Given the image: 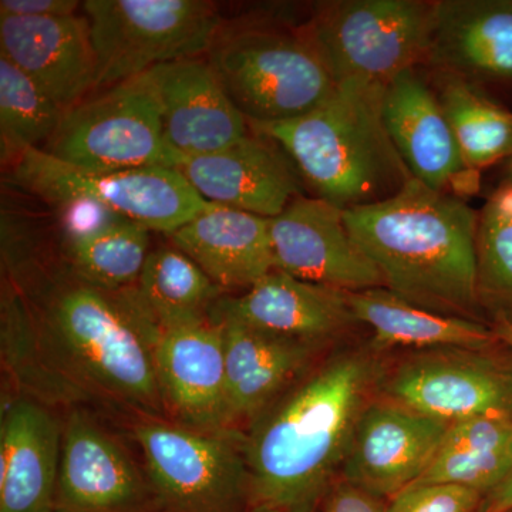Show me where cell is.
<instances>
[{
  "mask_svg": "<svg viewBox=\"0 0 512 512\" xmlns=\"http://www.w3.org/2000/svg\"><path fill=\"white\" fill-rule=\"evenodd\" d=\"M136 439L165 512H241L251 497L245 437L143 421Z\"/></svg>",
  "mask_w": 512,
  "mask_h": 512,
  "instance_id": "30bf717a",
  "label": "cell"
},
{
  "mask_svg": "<svg viewBox=\"0 0 512 512\" xmlns=\"http://www.w3.org/2000/svg\"><path fill=\"white\" fill-rule=\"evenodd\" d=\"M466 167L481 168L512 154V111L464 77H450L439 96Z\"/></svg>",
  "mask_w": 512,
  "mask_h": 512,
  "instance_id": "f1b7e54d",
  "label": "cell"
},
{
  "mask_svg": "<svg viewBox=\"0 0 512 512\" xmlns=\"http://www.w3.org/2000/svg\"><path fill=\"white\" fill-rule=\"evenodd\" d=\"M40 150L86 171L174 168L150 72L97 90L64 111Z\"/></svg>",
  "mask_w": 512,
  "mask_h": 512,
  "instance_id": "9c48e42d",
  "label": "cell"
},
{
  "mask_svg": "<svg viewBox=\"0 0 512 512\" xmlns=\"http://www.w3.org/2000/svg\"><path fill=\"white\" fill-rule=\"evenodd\" d=\"M348 293L272 269L241 295H222L212 305L210 319L237 320L318 345L357 322Z\"/></svg>",
  "mask_w": 512,
  "mask_h": 512,
  "instance_id": "e0dca14e",
  "label": "cell"
},
{
  "mask_svg": "<svg viewBox=\"0 0 512 512\" xmlns=\"http://www.w3.org/2000/svg\"><path fill=\"white\" fill-rule=\"evenodd\" d=\"M511 470L512 416L476 417L451 424L439 454L413 485H461L485 497Z\"/></svg>",
  "mask_w": 512,
  "mask_h": 512,
  "instance_id": "484cf974",
  "label": "cell"
},
{
  "mask_svg": "<svg viewBox=\"0 0 512 512\" xmlns=\"http://www.w3.org/2000/svg\"><path fill=\"white\" fill-rule=\"evenodd\" d=\"M483 500V494L461 485H413L392 498L386 512H477Z\"/></svg>",
  "mask_w": 512,
  "mask_h": 512,
  "instance_id": "1f68e13d",
  "label": "cell"
},
{
  "mask_svg": "<svg viewBox=\"0 0 512 512\" xmlns=\"http://www.w3.org/2000/svg\"><path fill=\"white\" fill-rule=\"evenodd\" d=\"M10 180L47 205L96 202L164 235L184 227L211 204L177 168L86 171L56 160L40 148H28L13 161Z\"/></svg>",
  "mask_w": 512,
  "mask_h": 512,
  "instance_id": "ba28073f",
  "label": "cell"
},
{
  "mask_svg": "<svg viewBox=\"0 0 512 512\" xmlns=\"http://www.w3.org/2000/svg\"><path fill=\"white\" fill-rule=\"evenodd\" d=\"M131 291L157 332L210 319L212 305L225 293L171 244L150 252Z\"/></svg>",
  "mask_w": 512,
  "mask_h": 512,
  "instance_id": "4316f807",
  "label": "cell"
},
{
  "mask_svg": "<svg viewBox=\"0 0 512 512\" xmlns=\"http://www.w3.org/2000/svg\"><path fill=\"white\" fill-rule=\"evenodd\" d=\"M214 322L220 323L224 338L227 426L255 420L301 375L316 343L286 338L237 320Z\"/></svg>",
  "mask_w": 512,
  "mask_h": 512,
  "instance_id": "44dd1931",
  "label": "cell"
},
{
  "mask_svg": "<svg viewBox=\"0 0 512 512\" xmlns=\"http://www.w3.org/2000/svg\"><path fill=\"white\" fill-rule=\"evenodd\" d=\"M175 168L205 201L259 217H278L301 197V174L284 148L252 130L224 150L185 158Z\"/></svg>",
  "mask_w": 512,
  "mask_h": 512,
  "instance_id": "9a60e30c",
  "label": "cell"
},
{
  "mask_svg": "<svg viewBox=\"0 0 512 512\" xmlns=\"http://www.w3.org/2000/svg\"><path fill=\"white\" fill-rule=\"evenodd\" d=\"M382 119L412 177L433 190L444 191L451 175L464 163L439 97L414 67L387 84Z\"/></svg>",
  "mask_w": 512,
  "mask_h": 512,
  "instance_id": "603a6c76",
  "label": "cell"
},
{
  "mask_svg": "<svg viewBox=\"0 0 512 512\" xmlns=\"http://www.w3.org/2000/svg\"><path fill=\"white\" fill-rule=\"evenodd\" d=\"M141 500L143 484L126 451L73 413L62 434L55 512H131Z\"/></svg>",
  "mask_w": 512,
  "mask_h": 512,
  "instance_id": "d6986e66",
  "label": "cell"
},
{
  "mask_svg": "<svg viewBox=\"0 0 512 512\" xmlns=\"http://www.w3.org/2000/svg\"><path fill=\"white\" fill-rule=\"evenodd\" d=\"M62 434L32 400L6 407L0 430V512H55Z\"/></svg>",
  "mask_w": 512,
  "mask_h": 512,
  "instance_id": "ffe728a7",
  "label": "cell"
},
{
  "mask_svg": "<svg viewBox=\"0 0 512 512\" xmlns=\"http://www.w3.org/2000/svg\"><path fill=\"white\" fill-rule=\"evenodd\" d=\"M373 366L342 353L269 404L245 437L255 507L308 512L342 470Z\"/></svg>",
  "mask_w": 512,
  "mask_h": 512,
  "instance_id": "7a4b0ae2",
  "label": "cell"
},
{
  "mask_svg": "<svg viewBox=\"0 0 512 512\" xmlns=\"http://www.w3.org/2000/svg\"><path fill=\"white\" fill-rule=\"evenodd\" d=\"M343 211L320 198L298 197L269 218L275 269L343 292L384 288L375 262L346 227Z\"/></svg>",
  "mask_w": 512,
  "mask_h": 512,
  "instance_id": "7c38bea8",
  "label": "cell"
},
{
  "mask_svg": "<svg viewBox=\"0 0 512 512\" xmlns=\"http://www.w3.org/2000/svg\"><path fill=\"white\" fill-rule=\"evenodd\" d=\"M495 333H497L498 340H501V342L505 343V345L512 350V323L504 322L503 320V322L498 325Z\"/></svg>",
  "mask_w": 512,
  "mask_h": 512,
  "instance_id": "8d00e7d4",
  "label": "cell"
},
{
  "mask_svg": "<svg viewBox=\"0 0 512 512\" xmlns=\"http://www.w3.org/2000/svg\"><path fill=\"white\" fill-rule=\"evenodd\" d=\"M382 501L369 491L343 480L333 488L323 512H386Z\"/></svg>",
  "mask_w": 512,
  "mask_h": 512,
  "instance_id": "836d02e7",
  "label": "cell"
},
{
  "mask_svg": "<svg viewBox=\"0 0 512 512\" xmlns=\"http://www.w3.org/2000/svg\"><path fill=\"white\" fill-rule=\"evenodd\" d=\"M477 512H512V470L493 491L485 495Z\"/></svg>",
  "mask_w": 512,
  "mask_h": 512,
  "instance_id": "e575fe53",
  "label": "cell"
},
{
  "mask_svg": "<svg viewBox=\"0 0 512 512\" xmlns=\"http://www.w3.org/2000/svg\"><path fill=\"white\" fill-rule=\"evenodd\" d=\"M252 512H281V511L269 510V508H264V507H255V510Z\"/></svg>",
  "mask_w": 512,
  "mask_h": 512,
  "instance_id": "74e56055",
  "label": "cell"
},
{
  "mask_svg": "<svg viewBox=\"0 0 512 512\" xmlns=\"http://www.w3.org/2000/svg\"><path fill=\"white\" fill-rule=\"evenodd\" d=\"M160 101L164 141L174 168L247 136L251 128L229 99L207 56L175 60L150 70Z\"/></svg>",
  "mask_w": 512,
  "mask_h": 512,
  "instance_id": "5bb4252c",
  "label": "cell"
},
{
  "mask_svg": "<svg viewBox=\"0 0 512 512\" xmlns=\"http://www.w3.org/2000/svg\"><path fill=\"white\" fill-rule=\"evenodd\" d=\"M345 224L375 262L384 288L404 301L473 319L480 217L444 191L410 178L392 197L348 208Z\"/></svg>",
  "mask_w": 512,
  "mask_h": 512,
  "instance_id": "3957f363",
  "label": "cell"
},
{
  "mask_svg": "<svg viewBox=\"0 0 512 512\" xmlns=\"http://www.w3.org/2000/svg\"><path fill=\"white\" fill-rule=\"evenodd\" d=\"M82 5L77 0H0V16L63 18L77 15Z\"/></svg>",
  "mask_w": 512,
  "mask_h": 512,
  "instance_id": "d6a6232c",
  "label": "cell"
},
{
  "mask_svg": "<svg viewBox=\"0 0 512 512\" xmlns=\"http://www.w3.org/2000/svg\"><path fill=\"white\" fill-rule=\"evenodd\" d=\"M477 291L480 305L512 318V184L485 205L477 231Z\"/></svg>",
  "mask_w": 512,
  "mask_h": 512,
  "instance_id": "4dcf8cb0",
  "label": "cell"
},
{
  "mask_svg": "<svg viewBox=\"0 0 512 512\" xmlns=\"http://www.w3.org/2000/svg\"><path fill=\"white\" fill-rule=\"evenodd\" d=\"M64 110L35 82L0 55V141L2 161L12 164L28 148H42Z\"/></svg>",
  "mask_w": 512,
  "mask_h": 512,
  "instance_id": "f546056e",
  "label": "cell"
},
{
  "mask_svg": "<svg viewBox=\"0 0 512 512\" xmlns=\"http://www.w3.org/2000/svg\"><path fill=\"white\" fill-rule=\"evenodd\" d=\"M26 222L2 218V330L8 346L23 355L40 353L29 363L52 372L60 383L86 393L158 413L163 394L154 365L157 329L137 305L131 289L109 292L80 278L64 261L40 247Z\"/></svg>",
  "mask_w": 512,
  "mask_h": 512,
  "instance_id": "6da1fadb",
  "label": "cell"
},
{
  "mask_svg": "<svg viewBox=\"0 0 512 512\" xmlns=\"http://www.w3.org/2000/svg\"><path fill=\"white\" fill-rule=\"evenodd\" d=\"M426 59L458 77L512 80V2H434Z\"/></svg>",
  "mask_w": 512,
  "mask_h": 512,
  "instance_id": "cb8c5ba5",
  "label": "cell"
},
{
  "mask_svg": "<svg viewBox=\"0 0 512 512\" xmlns=\"http://www.w3.org/2000/svg\"><path fill=\"white\" fill-rule=\"evenodd\" d=\"M0 55L8 57L64 111L97 89V62L86 16H0Z\"/></svg>",
  "mask_w": 512,
  "mask_h": 512,
  "instance_id": "2e32d148",
  "label": "cell"
},
{
  "mask_svg": "<svg viewBox=\"0 0 512 512\" xmlns=\"http://www.w3.org/2000/svg\"><path fill=\"white\" fill-rule=\"evenodd\" d=\"M153 356L164 404L192 429H227L220 323L205 319L161 330L153 343Z\"/></svg>",
  "mask_w": 512,
  "mask_h": 512,
  "instance_id": "ac0fdd59",
  "label": "cell"
},
{
  "mask_svg": "<svg viewBox=\"0 0 512 512\" xmlns=\"http://www.w3.org/2000/svg\"><path fill=\"white\" fill-rule=\"evenodd\" d=\"M433 6L420 0L326 3L305 33L336 86L386 87L426 59Z\"/></svg>",
  "mask_w": 512,
  "mask_h": 512,
  "instance_id": "8992f818",
  "label": "cell"
},
{
  "mask_svg": "<svg viewBox=\"0 0 512 512\" xmlns=\"http://www.w3.org/2000/svg\"><path fill=\"white\" fill-rule=\"evenodd\" d=\"M348 298L357 322L369 326L382 346L478 352L498 340L483 323L420 308L387 288L350 292Z\"/></svg>",
  "mask_w": 512,
  "mask_h": 512,
  "instance_id": "d4e9b609",
  "label": "cell"
},
{
  "mask_svg": "<svg viewBox=\"0 0 512 512\" xmlns=\"http://www.w3.org/2000/svg\"><path fill=\"white\" fill-rule=\"evenodd\" d=\"M450 426L390 400L367 404L343 463V480L379 498L396 497L429 470Z\"/></svg>",
  "mask_w": 512,
  "mask_h": 512,
  "instance_id": "4fadbf2b",
  "label": "cell"
},
{
  "mask_svg": "<svg viewBox=\"0 0 512 512\" xmlns=\"http://www.w3.org/2000/svg\"><path fill=\"white\" fill-rule=\"evenodd\" d=\"M222 291L247 289L275 269L269 218L210 204L184 227L165 235Z\"/></svg>",
  "mask_w": 512,
  "mask_h": 512,
  "instance_id": "7402d4cb",
  "label": "cell"
},
{
  "mask_svg": "<svg viewBox=\"0 0 512 512\" xmlns=\"http://www.w3.org/2000/svg\"><path fill=\"white\" fill-rule=\"evenodd\" d=\"M384 89L338 86L303 116L249 128L284 148L316 198L342 210L375 204L413 178L384 128Z\"/></svg>",
  "mask_w": 512,
  "mask_h": 512,
  "instance_id": "277c9868",
  "label": "cell"
},
{
  "mask_svg": "<svg viewBox=\"0 0 512 512\" xmlns=\"http://www.w3.org/2000/svg\"><path fill=\"white\" fill-rule=\"evenodd\" d=\"M480 181V170L464 165V167H461L460 170L451 175L447 185H450L454 197L463 200V198L477 194L478 190H480Z\"/></svg>",
  "mask_w": 512,
  "mask_h": 512,
  "instance_id": "d590c367",
  "label": "cell"
},
{
  "mask_svg": "<svg viewBox=\"0 0 512 512\" xmlns=\"http://www.w3.org/2000/svg\"><path fill=\"white\" fill-rule=\"evenodd\" d=\"M97 62V90L161 64L208 53L224 25L204 0H86Z\"/></svg>",
  "mask_w": 512,
  "mask_h": 512,
  "instance_id": "52a82bcc",
  "label": "cell"
},
{
  "mask_svg": "<svg viewBox=\"0 0 512 512\" xmlns=\"http://www.w3.org/2000/svg\"><path fill=\"white\" fill-rule=\"evenodd\" d=\"M205 56L249 126L303 116L338 87L305 30L224 22Z\"/></svg>",
  "mask_w": 512,
  "mask_h": 512,
  "instance_id": "5b68a950",
  "label": "cell"
},
{
  "mask_svg": "<svg viewBox=\"0 0 512 512\" xmlns=\"http://www.w3.org/2000/svg\"><path fill=\"white\" fill-rule=\"evenodd\" d=\"M386 392L390 402L451 424L512 416V369L476 350L413 357L389 376Z\"/></svg>",
  "mask_w": 512,
  "mask_h": 512,
  "instance_id": "8fae6325",
  "label": "cell"
},
{
  "mask_svg": "<svg viewBox=\"0 0 512 512\" xmlns=\"http://www.w3.org/2000/svg\"><path fill=\"white\" fill-rule=\"evenodd\" d=\"M57 238L60 255L70 268L109 292L133 288L151 252L150 229L117 212L92 228Z\"/></svg>",
  "mask_w": 512,
  "mask_h": 512,
  "instance_id": "83f0119b",
  "label": "cell"
}]
</instances>
